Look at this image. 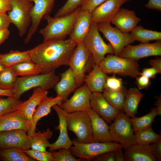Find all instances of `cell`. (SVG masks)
Masks as SVG:
<instances>
[{"label": "cell", "instance_id": "6da1fadb", "mask_svg": "<svg viewBox=\"0 0 161 161\" xmlns=\"http://www.w3.org/2000/svg\"><path fill=\"white\" fill-rule=\"evenodd\" d=\"M77 45L70 38L53 39L44 41L29 51L31 60L38 66L41 73H47L68 65Z\"/></svg>", "mask_w": 161, "mask_h": 161}, {"label": "cell", "instance_id": "7a4b0ae2", "mask_svg": "<svg viewBox=\"0 0 161 161\" xmlns=\"http://www.w3.org/2000/svg\"><path fill=\"white\" fill-rule=\"evenodd\" d=\"M80 9V6L72 13L58 17H52L49 14L45 16L43 18L47 24L39 32L44 41L53 39H65L69 35Z\"/></svg>", "mask_w": 161, "mask_h": 161}, {"label": "cell", "instance_id": "3957f363", "mask_svg": "<svg viewBox=\"0 0 161 161\" xmlns=\"http://www.w3.org/2000/svg\"><path fill=\"white\" fill-rule=\"evenodd\" d=\"M60 78L55 71L18 78L13 88L14 97L19 99L24 92L33 88L40 87L48 90L54 87Z\"/></svg>", "mask_w": 161, "mask_h": 161}, {"label": "cell", "instance_id": "277c9868", "mask_svg": "<svg viewBox=\"0 0 161 161\" xmlns=\"http://www.w3.org/2000/svg\"><path fill=\"white\" fill-rule=\"evenodd\" d=\"M106 74H117L137 77L140 75L139 65L136 61L108 54L98 65Z\"/></svg>", "mask_w": 161, "mask_h": 161}, {"label": "cell", "instance_id": "5b68a950", "mask_svg": "<svg viewBox=\"0 0 161 161\" xmlns=\"http://www.w3.org/2000/svg\"><path fill=\"white\" fill-rule=\"evenodd\" d=\"M72 145L69 148L72 155L81 160L87 161L93 160L96 157L105 153L116 151L123 148L121 144L115 142L82 143L77 139L72 141Z\"/></svg>", "mask_w": 161, "mask_h": 161}, {"label": "cell", "instance_id": "8992f818", "mask_svg": "<svg viewBox=\"0 0 161 161\" xmlns=\"http://www.w3.org/2000/svg\"><path fill=\"white\" fill-rule=\"evenodd\" d=\"M68 129L76 136L82 143L94 142L91 119L87 111L66 113Z\"/></svg>", "mask_w": 161, "mask_h": 161}, {"label": "cell", "instance_id": "52a82bcc", "mask_svg": "<svg viewBox=\"0 0 161 161\" xmlns=\"http://www.w3.org/2000/svg\"><path fill=\"white\" fill-rule=\"evenodd\" d=\"M83 42L91 55L94 64L98 65L106 54H114L112 46L104 41L99 33L97 24L94 21Z\"/></svg>", "mask_w": 161, "mask_h": 161}, {"label": "cell", "instance_id": "ba28073f", "mask_svg": "<svg viewBox=\"0 0 161 161\" xmlns=\"http://www.w3.org/2000/svg\"><path fill=\"white\" fill-rule=\"evenodd\" d=\"M109 126L113 141L121 144L126 149L137 143L131 119L126 114L119 113Z\"/></svg>", "mask_w": 161, "mask_h": 161}, {"label": "cell", "instance_id": "9c48e42d", "mask_svg": "<svg viewBox=\"0 0 161 161\" xmlns=\"http://www.w3.org/2000/svg\"><path fill=\"white\" fill-rule=\"evenodd\" d=\"M11 10L8 15L11 21L17 28L19 35L23 36L27 32L31 22V12L33 4L31 0H11Z\"/></svg>", "mask_w": 161, "mask_h": 161}, {"label": "cell", "instance_id": "30bf717a", "mask_svg": "<svg viewBox=\"0 0 161 161\" xmlns=\"http://www.w3.org/2000/svg\"><path fill=\"white\" fill-rule=\"evenodd\" d=\"M91 61H93L91 55L83 42L77 43L68 65L73 72L79 86L84 82L87 64Z\"/></svg>", "mask_w": 161, "mask_h": 161}, {"label": "cell", "instance_id": "8fae6325", "mask_svg": "<svg viewBox=\"0 0 161 161\" xmlns=\"http://www.w3.org/2000/svg\"><path fill=\"white\" fill-rule=\"evenodd\" d=\"M97 27L109 42L115 55L118 56L124 47L134 41L130 34L123 33L117 27H112L110 22L97 24Z\"/></svg>", "mask_w": 161, "mask_h": 161}, {"label": "cell", "instance_id": "7c38bea8", "mask_svg": "<svg viewBox=\"0 0 161 161\" xmlns=\"http://www.w3.org/2000/svg\"><path fill=\"white\" fill-rule=\"evenodd\" d=\"M161 55V41L153 43H142L136 45L129 44L124 47L118 56L137 61L153 56Z\"/></svg>", "mask_w": 161, "mask_h": 161}, {"label": "cell", "instance_id": "4fadbf2b", "mask_svg": "<svg viewBox=\"0 0 161 161\" xmlns=\"http://www.w3.org/2000/svg\"><path fill=\"white\" fill-rule=\"evenodd\" d=\"M27 132L21 129L0 132V149L13 148L29 149L31 137L27 135Z\"/></svg>", "mask_w": 161, "mask_h": 161}, {"label": "cell", "instance_id": "5bb4252c", "mask_svg": "<svg viewBox=\"0 0 161 161\" xmlns=\"http://www.w3.org/2000/svg\"><path fill=\"white\" fill-rule=\"evenodd\" d=\"M92 92L86 85L76 89L72 97L60 106L66 113L87 111L91 108L90 99Z\"/></svg>", "mask_w": 161, "mask_h": 161}, {"label": "cell", "instance_id": "9a60e30c", "mask_svg": "<svg viewBox=\"0 0 161 161\" xmlns=\"http://www.w3.org/2000/svg\"><path fill=\"white\" fill-rule=\"evenodd\" d=\"M31 0L34 2V5L31 12L30 25L24 40L26 44L29 43L36 31L41 19L51 12L55 0Z\"/></svg>", "mask_w": 161, "mask_h": 161}, {"label": "cell", "instance_id": "2e32d148", "mask_svg": "<svg viewBox=\"0 0 161 161\" xmlns=\"http://www.w3.org/2000/svg\"><path fill=\"white\" fill-rule=\"evenodd\" d=\"M90 103L91 108L109 124L120 113V110L113 106L105 99L102 92H92Z\"/></svg>", "mask_w": 161, "mask_h": 161}, {"label": "cell", "instance_id": "e0dca14e", "mask_svg": "<svg viewBox=\"0 0 161 161\" xmlns=\"http://www.w3.org/2000/svg\"><path fill=\"white\" fill-rule=\"evenodd\" d=\"M130 0H107L91 13L92 21L97 24L110 22L121 6Z\"/></svg>", "mask_w": 161, "mask_h": 161}, {"label": "cell", "instance_id": "ac0fdd59", "mask_svg": "<svg viewBox=\"0 0 161 161\" xmlns=\"http://www.w3.org/2000/svg\"><path fill=\"white\" fill-rule=\"evenodd\" d=\"M57 113L59 123L56 129L59 130V136L56 141L51 144L49 151L52 152L62 148L69 149L72 145V141L70 139L67 132V123L66 113L57 105L52 107Z\"/></svg>", "mask_w": 161, "mask_h": 161}, {"label": "cell", "instance_id": "d6986e66", "mask_svg": "<svg viewBox=\"0 0 161 161\" xmlns=\"http://www.w3.org/2000/svg\"><path fill=\"white\" fill-rule=\"evenodd\" d=\"M87 111L91 120L94 142H114L110 134L109 126L105 120L91 108Z\"/></svg>", "mask_w": 161, "mask_h": 161}, {"label": "cell", "instance_id": "ffe728a7", "mask_svg": "<svg viewBox=\"0 0 161 161\" xmlns=\"http://www.w3.org/2000/svg\"><path fill=\"white\" fill-rule=\"evenodd\" d=\"M92 21L91 13L81 9L69 35V38L77 44L83 42L89 32Z\"/></svg>", "mask_w": 161, "mask_h": 161}, {"label": "cell", "instance_id": "44dd1931", "mask_svg": "<svg viewBox=\"0 0 161 161\" xmlns=\"http://www.w3.org/2000/svg\"><path fill=\"white\" fill-rule=\"evenodd\" d=\"M61 98L57 96L55 97H47L43 100L37 106L30 122L29 129L27 132L29 136L33 135L38 121L41 118L47 115L51 112V108L55 105L60 106L62 103Z\"/></svg>", "mask_w": 161, "mask_h": 161}, {"label": "cell", "instance_id": "7402d4cb", "mask_svg": "<svg viewBox=\"0 0 161 161\" xmlns=\"http://www.w3.org/2000/svg\"><path fill=\"white\" fill-rule=\"evenodd\" d=\"M141 21L135 12L125 8H120L111 22L124 33L131 32Z\"/></svg>", "mask_w": 161, "mask_h": 161}, {"label": "cell", "instance_id": "603a6c76", "mask_svg": "<svg viewBox=\"0 0 161 161\" xmlns=\"http://www.w3.org/2000/svg\"><path fill=\"white\" fill-rule=\"evenodd\" d=\"M78 86L74 74L69 67L61 74L60 80L54 87L57 96L60 97L64 102Z\"/></svg>", "mask_w": 161, "mask_h": 161}, {"label": "cell", "instance_id": "cb8c5ba5", "mask_svg": "<svg viewBox=\"0 0 161 161\" xmlns=\"http://www.w3.org/2000/svg\"><path fill=\"white\" fill-rule=\"evenodd\" d=\"M29 126V122L18 110L0 116V132L19 129L28 131Z\"/></svg>", "mask_w": 161, "mask_h": 161}, {"label": "cell", "instance_id": "d4e9b609", "mask_svg": "<svg viewBox=\"0 0 161 161\" xmlns=\"http://www.w3.org/2000/svg\"><path fill=\"white\" fill-rule=\"evenodd\" d=\"M48 90L38 87L34 88L29 99L23 102L18 109L29 123L38 105L48 97Z\"/></svg>", "mask_w": 161, "mask_h": 161}, {"label": "cell", "instance_id": "484cf974", "mask_svg": "<svg viewBox=\"0 0 161 161\" xmlns=\"http://www.w3.org/2000/svg\"><path fill=\"white\" fill-rule=\"evenodd\" d=\"M125 150V161H157L151 152L150 145L136 143Z\"/></svg>", "mask_w": 161, "mask_h": 161}, {"label": "cell", "instance_id": "4316f807", "mask_svg": "<svg viewBox=\"0 0 161 161\" xmlns=\"http://www.w3.org/2000/svg\"><path fill=\"white\" fill-rule=\"evenodd\" d=\"M92 68L85 76L84 82L92 92H102L108 76L98 65L94 64Z\"/></svg>", "mask_w": 161, "mask_h": 161}, {"label": "cell", "instance_id": "83f0119b", "mask_svg": "<svg viewBox=\"0 0 161 161\" xmlns=\"http://www.w3.org/2000/svg\"><path fill=\"white\" fill-rule=\"evenodd\" d=\"M143 94L136 88H131L127 90L123 109L129 117H135L137 113L139 104Z\"/></svg>", "mask_w": 161, "mask_h": 161}, {"label": "cell", "instance_id": "f1b7e54d", "mask_svg": "<svg viewBox=\"0 0 161 161\" xmlns=\"http://www.w3.org/2000/svg\"><path fill=\"white\" fill-rule=\"evenodd\" d=\"M131 32L130 34L134 41L147 43L151 41L161 40V32L145 29L141 25H137Z\"/></svg>", "mask_w": 161, "mask_h": 161}, {"label": "cell", "instance_id": "f546056e", "mask_svg": "<svg viewBox=\"0 0 161 161\" xmlns=\"http://www.w3.org/2000/svg\"><path fill=\"white\" fill-rule=\"evenodd\" d=\"M0 60L5 66L11 67L31 59L29 50L21 52L12 50L8 53L0 54Z\"/></svg>", "mask_w": 161, "mask_h": 161}, {"label": "cell", "instance_id": "4dcf8cb0", "mask_svg": "<svg viewBox=\"0 0 161 161\" xmlns=\"http://www.w3.org/2000/svg\"><path fill=\"white\" fill-rule=\"evenodd\" d=\"M52 136L53 132L49 128L41 132L35 133L31 136L30 148L35 150L46 151V148L51 145L49 140Z\"/></svg>", "mask_w": 161, "mask_h": 161}, {"label": "cell", "instance_id": "1f68e13d", "mask_svg": "<svg viewBox=\"0 0 161 161\" xmlns=\"http://www.w3.org/2000/svg\"><path fill=\"white\" fill-rule=\"evenodd\" d=\"M158 115V111L155 107L151 109L150 112L144 116L132 117L131 120L134 133L151 126L155 118Z\"/></svg>", "mask_w": 161, "mask_h": 161}, {"label": "cell", "instance_id": "d6a6232c", "mask_svg": "<svg viewBox=\"0 0 161 161\" xmlns=\"http://www.w3.org/2000/svg\"><path fill=\"white\" fill-rule=\"evenodd\" d=\"M0 160L2 161H35L23 150L13 148L0 149Z\"/></svg>", "mask_w": 161, "mask_h": 161}, {"label": "cell", "instance_id": "836d02e7", "mask_svg": "<svg viewBox=\"0 0 161 161\" xmlns=\"http://www.w3.org/2000/svg\"><path fill=\"white\" fill-rule=\"evenodd\" d=\"M127 90L124 87L121 90L117 91L104 89L102 94L113 106L120 110L123 109Z\"/></svg>", "mask_w": 161, "mask_h": 161}, {"label": "cell", "instance_id": "e575fe53", "mask_svg": "<svg viewBox=\"0 0 161 161\" xmlns=\"http://www.w3.org/2000/svg\"><path fill=\"white\" fill-rule=\"evenodd\" d=\"M11 67L17 76H24L41 74L38 66L32 60L22 62Z\"/></svg>", "mask_w": 161, "mask_h": 161}, {"label": "cell", "instance_id": "d590c367", "mask_svg": "<svg viewBox=\"0 0 161 161\" xmlns=\"http://www.w3.org/2000/svg\"><path fill=\"white\" fill-rule=\"evenodd\" d=\"M137 143L150 145L161 139V136L156 133L151 126L134 132Z\"/></svg>", "mask_w": 161, "mask_h": 161}, {"label": "cell", "instance_id": "8d00e7d4", "mask_svg": "<svg viewBox=\"0 0 161 161\" xmlns=\"http://www.w3.org/2000/svg\"><path fill=\"white\" fill-rule=\"evenodd\" d=\"M17 76L11 67L5 66L0 72V88L12 90Z\"/></svg>", "mask_w": 161, "mask_h": 161}, {"label": "cell", "instance_id": "74e56055", "mask_svg": "<svg viewBox=\"0 0 161 161\" xmlns=\"http://www.w3.org/2000/svg\"><path fill=\"white\" fill-rule=\"evenodd\" d=\"M23 102L14 97H0V116L18 110Z\"/></svg>", "mask_w": 161, "mask_h": 161}, {"label": "cell", "instance_id": "f35d334b", "mask_svg": "<svg viewBox=\"0 0 161 161\" xmlns=\"http://www.w3.org/2000/svg\"><path fill=\"white\" fill-rule=\"evenodd\" d=\"M82 0H67L57 12L55 17L64 16L70 13L80 6Z\"/></svg>", "mask_w": 161, "mask_h": 161}, {"label": "cell", "instance_id": "ab89813d", "mask_svg": "<svg viewBox=\"0 0 161 161\" xmlns=\"http://www.w3.org/2000/svg\"><path fill=\"white\" fill-rule=\"evenodd\" d=\"M58 151L51 152L54 161H80V159L76 158L72 154L69 149L62 148Z\"/></svg>", "mask_w": 161, "mask_h": 161}, {"label": "cell", "instance_id": "60d3db41", "mask_svg": "<svg viewBox=\"0 0 161 161\" xmlns=\"http://www.w3.org/2000/svg\"><path fill=\"white\" fill-rule=\"evenodd\" d=\"M22 150L30 157L36 161H54L51 152L47 151H43L31 149Z\"/></svg>", "mask_w": 161, "mask_h": 161}, {"label": "cell", "instance_id": "b9f144b4", "mask_svg": "<svg viewBox=\"0 0 161 161\" xmlns=\"http://www.w3.org/2000/svg\"><path fill=\"white\" fill-rule=\"evenodd\" d=\"M123 87L122 79L117 78L114 75L111 77L107 76L104 89L117 91L121 90Z\"/></svg>", "mask_w": 161, "mask_h": 161}, {"label": "cell", "instance_id": "7bdbcfd3", "mask_svg": "<svg viewBox=\"0 0 161 161\" xmlns=\"http://www.w3.org/2000/svg\"><path fill=\"white\" fill-rule=\"evenodd\" d=\"M107 0H82L80 7L82 10H86L91 13L97 7Z\"/></svg>", "mask_w": 161, "mask_h": 161}, {"label": "cell", "instance_id": "ee69618b", "mask_svg": "<svg viewBox=\"0 0 161 161\" xmlns=\"http://www.w3.org/2000/svg\"><path fill=\"white\" fill-rule=\"evenodd\" d=\"M151 152L157 161L161 160V139L150 145Z\"/></svg>", "mask_w": 161, "mask_h": 161}, {"label": "cell", "instance_id": "f6af8a7d", "mask_svg": "<svg viewBox=\"0 0 161 161\" xmlns=\"http://www.w3.org/2000/svg\"><path fill=\"white\" fill-rule=\"evenodd\" d=\"M116 151L107 152L95 158L93 160L96 161H115Z\"/></svg>", "mask_w": 161, "mask_h": 161}, {"label": "cell", "instance_id": "bcb514c9", "mask_svg": "<svg viewBox=\"0 0 161 161\" xmlns=\"http://www.w3.org/2000/svg\"><path fill=\"white\" fill-rule=\"evenodd\" d=\"M136 77V84L139 89L147 88L150 84V79L143 75Z\"/></svg>", "mask_w": 161, "mask_h": 161}, {"label": "cell", "instance_id": "7dc6e473", "mask_svg": "<svg viewBox=\"0 0 161 161\" xmlns=\"http://www.w3.org/2000/svg\"><path fill=\"white\" fill-rule=\"evenodd\" d=\"M159 72L154 68L152 67L143 69L142 72H140V75L144 76L149 79L154 78Z\"/></svg>", "mask_w": 161, "mask_h": 161}, {"label": "cell", "instance_id": "c3c4849f", "mask_svg": "<svg viewBox=\"0 0 161 161\" xmlns=\"http://www.w3.org/2000/svg\"><path fill=\"white\" fill-rule=\"evenodd\" d=\"M11 21L8 15L0 13V30L8 29Z\"/></svg>", "mask_w": 161, "mask_h": 161}, {"label": "cell", "instance_id": "681fc988", "mask_svg": "<svg viewBox=\"0 0 161 161\" xmlns=\"http://www.w3.org/2000/svg\"><path fill=\"white\" fill-rule=\"evenodd\" d=\"M11 9V0H0V13H6Z\"/></svg>", "mask_w": 161, "mask_h": 161}, {"label": "cell", "instance_id": "f907efd6", "mask_svg": "<svg viewBox=\"0 0 161 161\" xmlns=\"http://www.w3.org/2000/svg\"><path fill=\"white\" fill-rule=\"evenodd\" d=\"M147 8L151 9L161 10V0H149L145 5Z\"/></svg>", "mask_w": 161, "mask_h": 161}, {"label": "cell", "instance_id": "816d5d0a", "mask_svg": "<svg viewBox=\"0 0 161 161\" xmlns=\"http://www.w3.org/2000/svg\"><path fill=\"white\" fill-rule=\"evenodd\" d=\"M149 64L157 69L160 73H161V59L157 58L154 59H151L149 62Z\"/></svg>", "mask_w": 161, "mask_h": 161}, {"label": "cell", "instance_id": "f5cc1de1", "mask_svg": "<svg viewBox=\"0 0 161 161\" xmlns=\"http://www.w3.org/2000/svg\"><path fill=\"white\" fill-rule=\"evenodd\" d=\"M10 34L8 29L0 30V45L8 38Z\"/></svg>", "mask_w": 161, "mask_h": 161}, {"label": "cell", "instance_id": "db71d44e", "mask_svg": "<svg viewBox=\"0 0 161 161\" xmlns=\"http://www.w3.org/2000/svg\"><path fill=\"white\" fill-rule=\"evenodd\" d=\"M14 97L15 93L12 90H5L0 88V97Z\"/></svg>", "mask_w": 161, "mask_h": 161}, {"label": "cell", "instance_id": "11a10c76", "mask_svg": "<svg viewBox=\"0 0 161 161\" xmlns=\"http://www.w3.org/2000/svg\"><path fill=\"white\" fill-rule=\"evenodd\" d=\"M122 148L117 150L115 151V161H125Z\"/></svg>", "mask_w": 161, "mask_h": 161}, {"label": "cell", "instance_id": "9f6ffc18", "mask_svg": "<svg viewBox=\"0 0 161 161\" xmlns=\"http://www.w3.org/2000/svg\"><path fill=\"white\" fill-rule=\"evenodd\" d=\"M157 100L155 102L156 106L158 112V115L161 114V97L160 95L157 98Z\"/></svg>", "mask_w": 161, "mask_h": 161}, {"label": "cell", "instance_id": "6f0895ef", "mask_svg": "<svg viewBox=\"0 0 161 161\" xmlns=\"http://www.w3.org/2000/svg\"><path fill=\"white\" fill-rule=\"evenodd\" d=\"M5 66L0 60V72L4 69Z\"/></svg>", "mask_w": 161, "mask_h": 161}]
</instances>
